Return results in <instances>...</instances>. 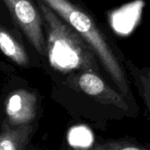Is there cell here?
<instances>
[{"label":"cell","instance_id":"cell-1","mask_svg":"<svg viewBox=\"0 0 150 150\" xmlns=\"http://www.w3.org/2000/svg\"><path fill=\"white\" fill-rule=\"evenodd\" d=\"M41 1L57 13L89 44L102 67L115 83L117 90L134 106L138 107L119 55L94 18L69 0Z\"/></svg>","mask_w":150,"mask_h":150},{"label":"cell","instance_id":"cell-2","mask_svg":"<svg viewBox=\"0 0 150 150\" xmlns=\"http://www.w3.org/2000/svg\"><path fill=\"white\" fill-rule=\"evenodd\" d=\"M47 33V56L61 72L92 71L100 74L99 61L89 44L59 15L38 0Z\"/></svg>","mask_w":150,"mask_h":150},{"label":"cell","instance_id":"cell-3","mask_svg":"<svg viewBox=\"0 0 150 150\" xmlns=\"http://www.w3.org/2000/svg\"><path fill=\"white\" fill-rule=\"evenodd\" d=\"M13 19L22 29L26 38L42 55H47V46L42 32L40 13L31 0H4Z\"/></svg>","mask_w":150,"mask_h":150},{"label":"cell","instance_id":"cell-4","mask_svg":"<svg viewBox=\"0 0 150 150\" xmlns=\"http://www.w3.org/2000/svg\"><path fill=\"white\" fill-rule=\"evenodd\" d=\"M0 50L3 54L21 66H26L29 57L25 48L12 37V35L0 25Z\"/></svg>","mask_w":150,"mask_h":150},{"label":"cell","instance_id":"cell-5","mask_svg":"<svg viewBox=\"0 0 150 150\" xmlns=\"http://www.w3.org/2000/svg\"><path fill=\"white\" fill-rule=\"evenodd\" d=\"M128 70L143 101L150 102V68H139L131 60L125 61Z\"/></svg>","mask_w":150,"mask_h":150},{"label":"cell","instance_id":"cell-6","mask_svg":"<svg viewBox=\"0 0 150 150\" xmlns=\"http://www.w3.org/2000/svg\"><path fill=\"white\" fill-rule=\"evenodd\" d=\"M92 147L94 150H149L142 144L127 139L99 141Z\"/></svg>","mask_w":150,"mask_h":150},{"label":"cell","instance_id":"cell-7","mask_svg":"<svg viewBox=\"0 0 150 150\" xmlns=\"http://www.w3.org/2000/svg\"><path fill=\"white\" fill-rule=\"evenodd\" d=\"M22 102H23V98H22L21 94L12 95L9 99L7 112L10 115H12L13 113L18 112L22 107Z\"/></svg>","mask_w":150,"mask_h":150},{"label":"cell","instance_id":"cell-8","mask_svg":"<svg viewBox=\"0 0 150 150\" xmlns=\"http://www.w3.org/2000/svg\"><path fill=\"white\" fill-rule=\"evenodd\" d=\"M0 150H16L15 147L10 140H4L0 142Z\"/></svg>","mask_w":150,"mask_h":150},{"label":"cell","instance_id":"cell-9","mask_svg":"<svg viewBox=\"0 0 150 150\" xmlns=\"http://www.w3.org/2000/svg\"><path fill=\"white\" fill-rule=\"evenodd\" d=\"M75 147L76 150H94L93 147L88 148V147H83V146H79V145H73Z\"/></svg>","mask_w":150,"mask_h":150},{"label":"cell","instance_id":"cell-10","mask_svg":"<svg viewBox=\"0 0 150 150\" xmlns=\"http://www.w3.org/2000/svg\"><path fill=\"white\" fill-rule=\"evenodd\" d=\"M144 104H145V105H146V107H147V109H148V111L149 112L150 116V102L149 101H144Z\"/></svg>","mask_w":150,"mask_h":150}]
</instances>
